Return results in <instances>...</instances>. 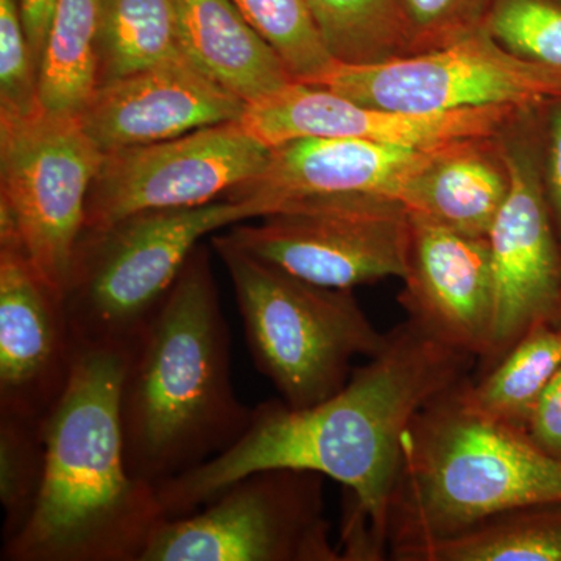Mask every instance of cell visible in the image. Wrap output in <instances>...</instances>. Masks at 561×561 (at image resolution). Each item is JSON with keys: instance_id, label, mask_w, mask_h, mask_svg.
Returning <instances> with one entry per match:
<instances>
[{"instance_id": "20", "label": "cell", "mask_w": 561, "mask_h": 561, "mask_svg": "<svg viewBox=\"0 0 561 561\" xmlns=\"http://www.w3.org/2000/svg\"><path fill=\"white\" fill-rule=\"evenodd\" d=\"M101 0H57L38 68L41 108L79 117L99 87Z\"/></svg>"}, {"instance_id": "25", "label": "cell", "mask_w": 561, "mask_h": 561, "mask_svg": "<svg viewBox=\"0 0 561 561\" xmlns=\"http://www.w3.org/2000/svg\"><path fill=\"white\" fill-rule=\"evenodd\" d=\"M44 421L0 413L2 542L24 529L39 500L47 460Z\"/></svg>"}, {"instance_id": "13", "label": "cell", "mask_w": 561, "mask_h": 561, "mask_svg": "<svg viewBox=\"0 0 561 561\" xmlns=\"http://www.w3.org/2000/svg\"><path fill=\"white\" fill-rule=\"evenodd\" d=\"M348 138H301L273 147L260 175L236 187L228 201L245 202L260 219L273 214L386 198L401 192L435 151Z\"/></svg>"}, {"instance_id": "3", "label": "cell", "mask_w": 561, "mask_h": 561, "mask_svg": "<svg viewBox=\"0 0 561 561\" xmlns=\"http://www.w3.org/2000/svg\"><path fill=\"white\" fill-rule=\"evenodd\" d=\"M127 350L79 348L68 386L44 421L46 476L2 561H140L165 522L157 489L125 461L121 389Z\"/></svg>"}, {"instance_id": "19", "label": "cell", "mask_w": 561, "mask_h": 561, "mask_svg": "<svg viewBox=\"0 0 561 561\" xmlns=\"http://www.w3.org/2000/svg\"><path fill=\"white\" fill-rule=\"evenodd\" d=\"M181 54L253 105L294 80L286 62L231 0H175Z\"/></svg>"}, {"instance_id": "23", "label": "cell", "mask_w": 561, "mask_h": 561, "mask_svg": "<svg viewBox=\"0 0 561 561\" xmlns=\"http://www.w3.org/2000/svg\"><path fill=\"white\" fill-rule=\"evenodd\" d=\"M551 507L502 513L423 549L412 561H561V513Z\"/></svg>"}, {"instance_id": "32", "label": "cell", "mask_w": 561, "mask_h": 561, "mask_svg": "<svg viewBox=\"0 0 561 561\" xmlns=\"http://www.w3.org/2000/svg\"><path fill=\"white\" fill-rule=\"evenodd\" d=\"M549 183H551L553 203H556L561 219V110L553 114L552 119Z\"/></svg>"}, {"instance_id": "24", "label": "cell", "mask_w": 561, "mask_h": 561, "mask_svg": "<svg viewBox=\"0 0 561 561\" xmlns=\"http://www.w3.org/2000/svg\"><path fill=\"white\" fill-rule=\"evenodd\" d=\"M334 61L370 65L411 55V36L398 0H308Z\"/></svg>"}, {"instance_id": "2", "label": "cell", "mask_w": 561, "mask_h": 561, "mask_svg": "<svg viewBox=\"0 0 561 561\" xmlns=\"http://www.w3.org/2000/svg\"><path fill=\"white\" fill-rule=\"evenodd\" d=\"M251 412L232 383L230 328L201 243L127 348L121 423L128 471L154 489L186 474L231 448Z\"/></svg>"}, {"instance_id": "10", "label": "cell", "mask_w": 561, "mask_h": 561, "mask_svg": "<svg viewBox=\"0 0 561 561\" xmlns=\"http://www.w3.org/2000/svg\"><path fill=\"white\" fill-rule=\"evenodd\" d=\"M271 151L239 121L108 151L88 194L84 230H102L146 210L217 202L260 175Z\"/></svg>"}, {"instance_id": "16", "label": "cell", "mask_w": 561, "mask_h": 561, "mask_svg": "<svg viewBox=\"0 0 561 561\" xmlns=\"http://www.w3.org/2000/svg\"><path fill=\"white\" fill-rule=\"evenodd\" d=\"M402 309L453 348L483 359L493 328V275L486 238L411 216Z\"/></svg>"}, {"instance_id": "7", "label": "cell", "mask_w": 561, "mask_h": 561, "mask_svg": "<svg viewBox=\"0 0 561 561\" xmlns=\"http://www.w3.org/2000/svg\"><path fill=\"white\" fill-rule=\"evenodd\" d=\"M103 151L79 117L0 114V239H14L65 297Z\"/></svg>"}, {"instance_id": "14", "label": "cell", "mask_w": 561, "mask_h": 561, "mask_svg": "<svg viewBox=\"0 0 561 561\" xmlns=\"http://www.w3.org/2000/svg\"><path fill=\"white\" fill-rule=\"evenodd\" d=\"M65 297L14 239H0V413L46 420L77 356Z\"/></svg>"}, {"instance_id": "6", "label": "cell", "mask_w": 561, "mask_h": 561, "mask_svg": "<svg viewBox=\"0 0 561 561\" xmlns=\"http://www.w3.org/2000/svg\"><path fill=\"white\" fill-rule=\"evenodd\" d=\"M260 219L245 202L146 210L83 230L65 290L79 348L127 350L161 308L192 251L210 232Z\"/></svg>"}, {"instance_id": "5", "label": "cell", "mask_w": 561, "mask_h": 561, "mask_svg": "<svg viewBox=\"0 0 561 561\" xmlns=\"http://www.w3.org/2000/svg\"><path fill=\"white\" fill-rule=\"evenodd\" d=\"M210 245L234 287L251 359L294 409L339 393L357 356L371 357L386 334L362 311L353 291L298 278L247 253L227 234Z\"/></svg>"}, {"instance_id": "22", "label": "cell", "mask_w": 561, "mask_h": 561, "mask_svg": "<svg viewBox=\"0 0 561 561\" xmlns=\"http://www.w3.org/2000/svg\"><path fill=\"white\" fill-rule=\"evenodd\" d=\"M99 84L184 58L175 0H101Z\"/></svg>"}, {"instance_id": "29", "label": "cell", "mask_w": 561, "mask_h": 561, "mask_svg": "<svg viewBox=\"0 0 561 561\" xmlns=\"http://www.w3.org/2000/svg\"><path fill=\"white\" fill-rule=\"evenodd\" d=\"M411 36V55L456 43L483 27L491 0H398Z\"/></svg>"}, {"instance_id": "8", "label": "cell", "mask_w": 561, "mask_h": 561, "mask_svg": "<svg viewBox=\"0 0 561 561\" xmlns=\"http://www.w3.org/2000/svg\"><path fill=\"white\" fill-rule=\"evenodd\" d=\"M140 561H342L324 518L323 476H243L203 511L162 522Z\"/></svg>"}, {"instance_id": "26", "label": "cell", "mask_w": 561, "mask_h": 561, "mask_svg": "<svg viewBox=\"0 0 561 561\" xmlns=\"http://www.w3.org/2000/svg\"><path fill=\"white\" fill-rule=\"evenodd\" d=\"M243 18L278 51L295 81L309 83L334 58L324 46L308 0H231Z\"/></svg>"}, {"instance_id": "1", "label": "cell", "mask_w": 561, "mask_h": 561, "mask_svg": "<svg viewBox=\"0 0 561 561\" xmlns=\"http://www.w3.org/2000/svg\"><path fill=\"white\" fill-rule=\"evenodd\" d=\"M474 360L404 320L328 400L305 409L283 400L253 408L249 427L231 448L157 486L162 512L168 519L191 515L251 472L312 471L348 493L342 560L386 559L402 434L430 402L468 379Z\"/></svg>"}, {"instance_id": "21", "label": "cell", "mask_w": 561, "mask_h": 561, "mask_svg": "<svg viewBox=\"0 0 561 561\" xmlns=\"http://www.w3.org/2000/svg\"><path fill=\"white\" fill-rule=\"evenodd\" d=\"M560 365L561 331L540 323L513 343L481 381L465 379L461 398L474 411L526 431L538 398Z\"/></svg>"}, {"instance_id": "18", "label": "cell", "mask_w": 561, "mask_h": 561, "mask_svg": "<svg viewBox=\"0 0 561 561\" xmlns=\"http://www.w3.org/2000/svg\"><path fill=\"white\" fill-rule=\"evenodd\" d=\"M496 138L445 144L400 195L411 216L461 234L486 238L511 190Z\"/></svg>"}, {"instance_id": "31", "label": "cell", "mask_w": 561, "mask_h": 561, "mask_svg": "<svg viewBox=\"0 0 561 561\" xmlns=\"http://www.w3.org/2000/svg\"><path fill=\"white\" fill-rule=\"evenodd\" d=\"M20 2L28 46H31L36 68H39L41 55H43L57 0H20Z\"/></svg>"}, {"instance_id": "28", "label": "cell", "mask_w": 561, "mask_h": 561, "mask_svg": "<svg viewBox=\"0 0 561 561\" xmlns=\"http://www.w3.org/2000/svg\"><path fill=\"white\" fill-rule=\"evenodd\" d=\"M41 110L38 68L20 0H0V114L25 116Z\"/></svg>"}, {"instance_id": "30", "label": "cell", "mask_w": 561, "mask_h": 561, "mask_svg": "<svg viewBox=\"0 0 561 561\" xmlns=\"http://www.w3.org/2000/svg\"><path fill=\"white\" fill-rule=\"evenodd\" d=\"M526 432L542 451L561 459V365L538 398Z\"/></svg>"}, {"instance_id": "27", "label": "cell", "mask_w": 561, "mask_h": 561, "mask_svg": "<svg viewBox=\"0 0 561 561\" xmlns=\"http://www.w3.org/2000/svg\"><path fill=\"white\" fill-rule=\"evenodd\" d=\"M483 27L516 57L561 69V0H491Z\"/></svg>"}, {"instance_id": "17", "label": "cell", "mask_w": 561, "mask_h": 561, "mask_svg": "<svg viewBox=\"0 0 561 561\" xmlns=\"http://www.w3.org/2000/svg\"><path fill=\"white\" fill-rule=\"evenodd\" d=\"M245 110L242 99L180 58L99 84L79 121L108 153L239 121Z\"/></svg>"}, {"instance_id": "15", "label": "cell", "mask_w": 561, "mask_h": 561, "mask_svg": "<svg viewBox=\"0 0 561 561\" xmlns=\"http://www.w3.org/2000/svg\"><path fill=\"white\" fill-rule=\"evenodd\" d=\"M507 198L486 236L493 275L491 367L530 328L548 323L561 297V264L540 181L529 158L504 149Z\"/></svg>"}, {"instance_id": "11", "label": "cell", "mask_w": 561, "mask_h": 561, "mask_svg": "<svg viewBox=\"0 0 561 561\" xmlns=\"http://www.w3.org/2000/svg\"><path fill=\"white\" fill-rule=\"evenodd\" d=\"M247 253L298 278L353 290L404 276L411 221L400 203L386 198L330 203L232 225L225 232Z\"/></svg>"}, {"instance_id": "9", "label": "cell", "mask_w": 561, "mask_h": 561, "mask_svg": "<svg viewBox=\"0 0 561 561\" xmlns=\"http://www.w3.org/2000/svg\"><path fill=\"white\" fill-rule=\"evenodd\" d=\"M306 84L364 105L419 114L496 105L530 110L561 101V69L516 57L485 27L426 54L370 65L334 61Z\"/></svg>"}, {"instance_id": "12", "label": "cell", "mask_w": 561, "mask_h": 561, "mask_svg": "<svg viewBox=\"0 0 561 561\" xmlns=\"http://www.w3.org/2000/svg\"><path fill=\"white\" fill-rule=\"evenodd\" d=\"M524 111L527 110L496 105L446 113H402L291 81L271 98L247 105L239 122L268 149L301 138L362 139L431 149L456 140L497 138Z\"/></svg>"}, {"instance_id": "4", "label": "cell", "mask_w": 561, "mask_h": 561, "mask_svg": "<svg viewBox=\"0 0 561 561\" xmlns=\"http://www.w3.org/2000/svg\"><path fill=\"white\" fill-rule=\"evenodd\" d=\"M460 386L435 398L401 437L389 556L412 561L502 513L561 504V459L526 431L474 411Z\"/></svg>"}]
</instances>
